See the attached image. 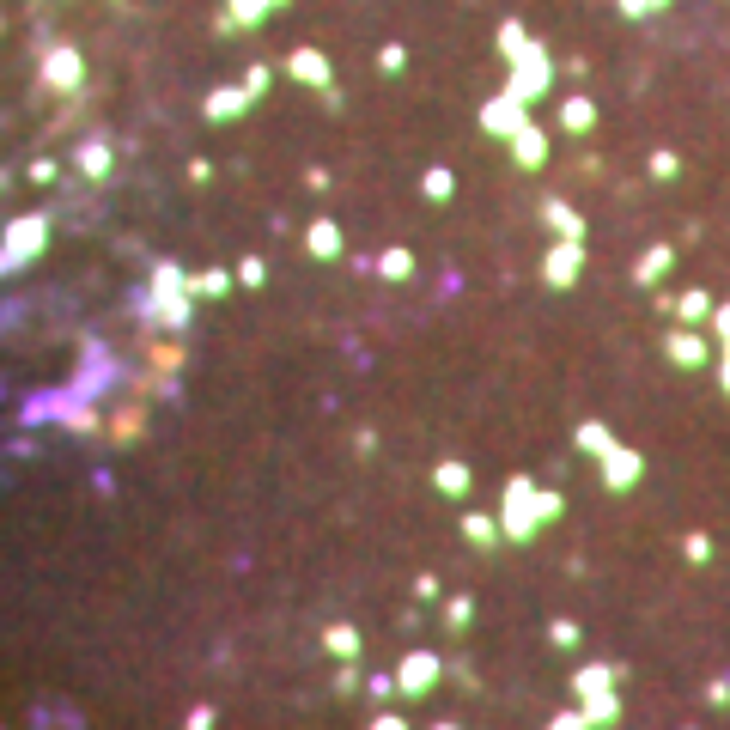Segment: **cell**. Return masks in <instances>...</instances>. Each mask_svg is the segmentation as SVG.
Returning a JSON list of instances; mask_svg holds the SVG:
<instances>
[{
    "instance_id": "7a4b0ae2",
    "label": "cell",
    "mask_w": 730,
    "mask_h": 730,
    "mask_svg": "<svg viewBox=\"0 0 730 730\" xmlns=\"http://www.w3.org/2000/svg\"><path fill=\"white\" fill-rule=\"evenodd\" d=\"M432 682H438V657H426V651H414L402 664V676H396L402 694H432Z\"/></svg>"
},
{
    "instance_id": "8fae6325",
    "label": "cell",
    "mask_w": 730,
    "mask_h": 730,
    "mask_svg": "<svg viewBox=\"0 0 730 730\" xmlns=\"http://www.w3.org/2000/svg\"><path fill=\"white\" fill-rule=\"evenodd\" d=\"M670 347H676V359H688V365H694V359H700V353H706V347H700V341H694V335H676V341H670Z\"/></svg>"
},
{
    "instance_id": "9c48e42d",
    "label": "cell",
    "mask_w": 730,
    "mask_h": 730,
    "mask_svg": "<svg viewBox=\"0 0 730 730\" xmlns=\"http://www.w3.org/2000/svg\"><path fill=\"white\" fill-rule=\"evenodd\" d=\"M572 268H578V250L566 244V250H560V256L548 262V274H554V280H572Z\"/></svg>"
},
{
    "instance_id": "7c38bea8",
    "label": "cell",
    "mask_w": 730,
    "mask_h": 730,
    "mask_svg": "<svg viewBox=\"0 0 730 730\" xmlns=\"http://www.w3.org/2000/svg\"><path fill=\"white\" fill-rule=\"evenodd\" d=\"M584 122H591V104L572 98V104H566V128H584Z\"/></svg>"
},
{
    "instance_id": "3957f363",
    "label": "cell",
    "mask_w": 730,
    "mask_h": 730,
    "mask_svg": "<svg viewBox=\"0 0 730 730\" xmlns=\"http://www.w3.org/2000/svg\"><path fill=\"white\" fill-rule=\"evenodd\" d=\"M572 688H578V700H597V694H609V688H615V670H603V664H597V670H578V682H572Z\"/></svg>"
},
{
    "instance_id": "30bf717a",
    "label": "cell",
    "mask_w": 730,
    "mask_h": 730,
    "mask_svg": "<svg viewBox=\"0 0 730 730\" xmlns=\"http://www.w3.org/2000/svg\"><path fill=\"white\" fill-rule=\"evenodd\" d=\"M463 536H469V542H481V548H487V542H493V518H469V524H463Z\"/></svg>"
},
{
    "instance_id": "5b68a950",
    "label": "cell",
    "mask_w": 730,
    "mask_h": 730,
    "mask_svg": "<svg viewBox=\"0 0 730 730\" xmlns=\"http://www.w3.org/2000/svg\"><path fill=\"white\" fill-rule=\"evenodd\" d=\"M438 487H445V493H469V469L463 463H445V469H438Z\"/></svg>"
},
{
    "instance_id": "6da1fadb",
    "label": "cell",
    "mask_w": 730,
    "mask_h": 730,
    "mask_svg": "<svg viewBox=\"0 0 730 730\" xmlns=\"http://www.w3.org/2000/svg\"><path fill=\"white\" fill-rule=\"evenodd\" d=\"M560 499L554 493H530V481H511V499H505V530L511 536H530L542 518H554Z\"/></svg>"
},
{
    "instance_id": "2e32d148",
    "label": "cell",
    "mask_w": 730,
    "mask_h": 730,
    "mask_svg": "<svg viewBox=\"0 0 730 730\" xmlns=\"http://www.w3.org/2000/svg\"><path fill=\"white\" fill-rule=\"evenodd\" d=\"M438 730H451V724H438Z\"/></svg>"
},
{
    "instance_id": "5bb4252c",
    "label": "cell",
    "mask_w": 730,
    "mask_h": 730,
    "mask_svg": "<svg viewBox=\"0 0 730 730\" xmlns=\"http://www.w3.org/2000/svg\"><path fill=\"white\" fill-rule=\"evenodd\" d=\"M627 7H633V13H651V7H664V0H627Z\"/></svg>"
},
{
    "instance_id": "52a82bcc",
    "label": "cell",
    "mask_w": 730,
    "mask_h": 730,
    "mask_svg": "<svg viewBox=\"0 0 730 730\" xmlns=\"http://www.w3.org/2000/svg\"><path fill=\"white\" fill-rule=\"evenodd\" d=\"M311 250H317V256H335V250H341V232H335V226H317V232H311Z\"/></svg>"
},
{
    "instance_id": "277c9868",
    "label": "cell",
    "mask_w": 730,
    "mask_h": 730,
    "mask_svg": "<svg viewBox=\"0 0 730 730\" xmlns=\"http://www.w3.org/2000/svg\"><path fill=\"white\" fill-rule=\"evenodd\" d=\"M323 645H329L335 657H359V633H353V627H329V633H323Z\"/></svg>"
},
{
    "instance_id": "4fadbf2b",
    "label": "cell",
    "mask_w": 730,
    "mask_h": 730,
    "mask_svg": "<svg viewBox=\"0 0 730 730\" xmlns=\"http://www.w3.org/2000/svg\"><path fill=\"white\" fill-rule=\"evenodd\" d=\"M548 730H591V718H584V712H566V718H554Z\"/></svg>"
},
{
    "instance_id": "ba28073f",
    "label": "cell",
    "mask_w": 730,
    "mask_h": 730,
    "mask_svg": "<svg viewBox=\"0 0 730 730\" xmlns=\"http://www.w3.org/2000/svg\"><path fill=\"white\" fill-rule=\"evenodd\" d=\"M633 475H639V457H609V481L615 487H627Z\"/></svg>"
},
{
    "instance_id": "8992f818",
    "label": "cell",
    "mask_w": 730,
    "mask_h": 730,
    "mask_svg": "<svg viewBox=\"0 0 730 730\" xmlns=\"http://www.w3.org/2000/svg\"><path fill=\"white\" fill-rule=\"evenodd\" d=\"M518 159H524V165H542V134H536V128L518 134Z\"/></svg>"
},
{
    "instance_id": "9a60e30c",
    "label": "cell",
    "mask_w": 730,
    "mask_h": 730,
    "mask_svg": "<svg viewBox=\"0 0 730 730\" xmlns=\"http://www.w3.org/2000/svg\"><path fill=\"white\" fill-rule=\"evenodd\" d=\"M372 730H408V724H402V718H378Z\"/></svg>"
}]
</instances>
